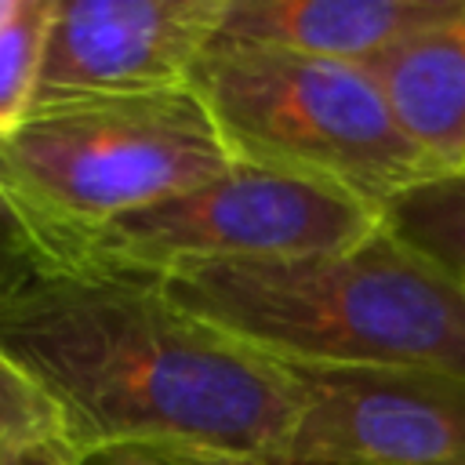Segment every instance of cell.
Returning a JSON list of instances; mask_svg holds the SVG:
<instances>
[{"instance_id": "1", "label": "cell", "mask_w": 465, "mask_h": 465, "mask_svg": "<svg viewBox=\"0 0 465 465\" xmlns=\"http://www.w3.org/2000/svg\"><path fill=\"white\" fill-rule=\"evenodd\" d=\"M0 349L58 403L69 450L185 440L283 465L287 363L182 309L149 272L47 265L0 294Z\"/></svg>"}, {"instance_id": "2", "label": "cell", "mask_w": 465, "mask_h": 465, "mask_svg": "<svg viewBox=\"0 0 465 465\" xmlns=\"http://www.w3.org/2000/svg\"><path fill=\"white\" fill-rule=\"evenodd\" d=\"M160 283L182 309L283 363L465 374V287L385 225L345 251L200 265Z\"/></svg>"}, {"instance_id": "3", "label": "cell", "mask_w": 465, "mask_h": 465, "mask_svg": "<svg viewBox=\"0 0 465 465\" xmlns=\"http://www.w3.org/2000/svg\"><path fill=\"white\" fill-rule=\"evenodd\" d=\"M229 163L214 120L189 87L69 98L33 105L0 134V200L40 269L116 218L218 178Z\"/></svg>"}, {"instance_id": "4", "label": "cell", "mask_w": 465, "mask_h": 465, "mask_svg": "<svg viewBox=\"0 0 465 465\" xmlns=\"http://www.w3.org/2000/svg\"><path fill=\"white\" fill-rule=\"evenodd\" d=\"M229 160L291 171L385 207L432 174L360 65L214 40L189 76Z\"/></svg>"}, {"instance_id": "5", "label": "cell", "mask_w": 465, "mask_h": 465, "mask_svg": "<svg viewBox=\"0 0 465 465\" xmlns=\"http://www.w3.org/2000/svg\"><path fill=\"white\" fill-rule=\"evenodd\" d=\"M381 225L360 196L276 167L232 160L218 178L116 218L47 265H105L171 276L200 265L294 262L345 251Z\"/></svg>"}, {"instance_id": "6", "label": "cell", "mask_w": 465, "mask_h": 465, "mask_svg": "<svg viewBox=\"0 0 465 465\" xmlns=\"http://www.w3.org/2000/svg\"><path fill=\"white\" fill-rule=\"evenodd\" d=\"M287 371L298 414L283 465H465V374L320 363Z\"/></svg>"}, {"instance_id": "7", "label": "cell", "mask_w": 465, "mask_h": 465, "mask_svg": "<svg viewBox=\"0 0 465 465\" xmlns=\"http://www.w3.org/2000/svg\"><path fill=\"white\" fill-rule=\"evenodd\" d=\"M225 0H54L33 105L189 87Z\"/></svg>"}, {"instance_id": "8", "label": "cell", "mask_w": 465, "mask_h": 465, "mask_svg": "<svg viewBox=\"0 0 465 465\" xmlns=\"http://www.w3.org/2000/svg\"><path fill=\"white\" fill-rule=\"evenodd\" d=\"M461 0H225L222 44L371 65L400 40L458 11Z\"/></svg>"}, {"instance_id": "9", "label": "cell", "mask_w": 465, "mask_h": 465, "mask_svg": "<svg viewBox=\"0 0 465 465\" xmlns=\"http://www.w3.org/2000/svg\"><path fill=\"white\" fill-rule=\"evenodd\" d=\"M363 69L436 171L465 167V0Z\"/></svg>"}, {"instance_id": "10", "label": "cell", "mask_w": 465, "mask_h": 465, "mask_svg": "<svg viewBox=\"0 0 465 465\" xmlns=\"http://www.w3.org/2000/svg\"><path fill=\"white\" fill-rule=\"evenodd\" d=\"M381 225L465 287V167L432 171L396 193L381 207Z\"/></svg>"}, {"instance_id": "11", "label": "cell", "mask_w": 465, "mask_h": 465, "mask_svg": "<svg viewBox=\"0 0 465 465\" xmlns=\"http://www.w3.org/2000/svg\"><path fill=\"white\" fill-rule=\"evenodd\" d=\"M40 443H65V418L47 389L0 349V465H15Z\"/></svg>"}, {"instance_id": "12", "label": "cell", "mask_w": 465, "mask_h": 465, "mask_svg": "<svg viewBox=\"0 0 465 465\" xmlns=\"http://www.w3.org/2000/svg\"><path fill=\"white\" fill-rule=\"evenodd\" d=\"M51 4L54 0H22L15 18L0 29V134L33 109Z\"/></svg>"}, {"instance_id": "13", "label": "cell", "mask_w": 465, "mask_h": 465, "mask_svg": "<svg viewBox=\"0 0 465 465\" xmlns=\"http://www.w3.org/2000/svg\"><path fill=\"white\" fill-rule=\"evenodd\" d=\"M76 465H265L251 454H236L211 443L185 440H124L76 454Z\"/></svg>"}, {"instance_id": "14", "label": "cell", "mask_w": 465, "mask_h": 465, "mask_svg": "<svg viewBox=\"0 0 465 465\" xmlns=\"http://www.w3.org/2000/svg\"><path fill=\"white\" fill-rule=\"evenodd\" d=\"M33 269H36L33 247H29L18 218L11 214V207L0 200V294H7L25 276H33Z\"/></svg>"}, {"instance_id": "15", "label": "cell", "mask_w": 465, "mask_h": 465, "mask_svg": "<svg viewBox=\"0 0 465 465\" xmlns=\"http://www.w3.org/2000/svg\"><path fill=\"white\" fill-rule=\"evenodd\" d=\"M15 465H76V454L65 443H40V447L25 450Z\"/></svg>"}, {"instance_id": "16", "label": "cell", "mask_w": 465, "mask_h": 465, "mask_svg": "<svg viewBox=\"0 0 465 465\" xmlns=\"http://www.w3.org/2000/svg\"><path fill=\"white\" fill-rule=\"evenodd\" d=\"M18 4H22V0H0V29H4V25H7L11 18H15Z\"/></svg>"}]
</instances>
